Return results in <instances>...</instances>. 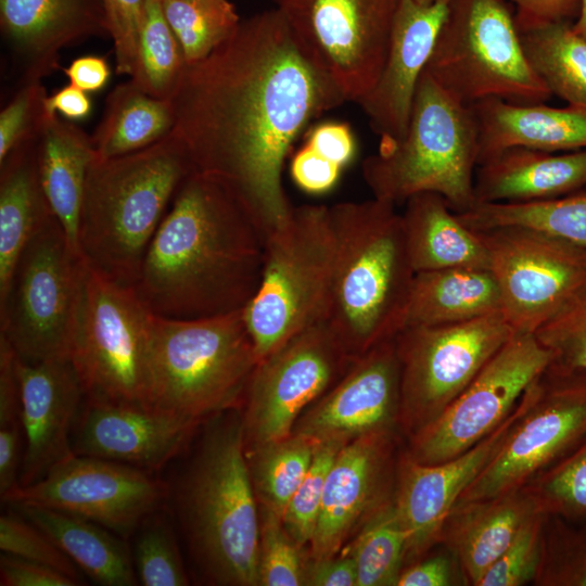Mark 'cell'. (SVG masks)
<instances>
[{
    "instance_id": "1",
    "label": "cell",
    "mask_w": 586,
    "mask_h": 586,
    "mask_svg": "<svg viewBox=\"0 0 586 586\" xmlns=\"http://www.w3.org/2000/svg\"><path fill=\"white\" fill-rule=\"evenodd\" d=\"M171 101L174 131L193 169L232 190L267 237L293 209L282 183L293 141L345 99L272 8L241 21L208 56L188 65Z\"/></svg>"
},
{
    "instance_id": "2",
    "label": "cell",
    "mask_w": 586,
    "mask_h": 586,
    "mask_svg": "<svg viewBox=\"0 0 586 586\" xmlns=\"http://www.w3.org/2000/svg\"><path fill=\"white\" fill-rule=\"evenodd\" d=\"M265 241L232 190L193 170L178 187L133 289L153 315L169 319L244 310L260 283Z\"/></svg>"
},
{
    "instance_id": "3",
    "label": "cell",
    "mask_w": 586,
    "mask_h": 586,
    "mask_svg": "<svg viewBox=\"0 0 586 586\" xmlns=\"http://www.w3.org/2000/svg\"><path fill=\"white\" fill-rule=\"evenodd\" d=\"M196 455L177 484L175 505L195 562L216 585L257 586L258 501L238 408L211 418Z\"/></svg>"
},
{
    "instance_id": "4",
    "label": "cell",
    "mask_w": 586,
    "mask_h": 586,
    "mask_svg": "<svg viewBox=\"0 0 586 586\" xmlns=\"http://www.w3.org/2000/svg\"><path fill=\"white\" fill-rule=\"evenodd\" d=\"M193 170L174 130L143 150L95 157L87 173L78 228V252L86 264L133 288L178 187Z\"/></svg>"
},
{
    "instance_id": "5",
    "label": "cell",
    "mask_w": 586,
    "mask_h": 586,
    "mask_svg": "<svg viewBox=\"0 0 586 586\" xmlns=\"http://www.w3.org/2000/svg\"><path fill=\"white\" fill-rule=\"evenodd\" d=\"M395 207L375 198L329 206L334 267L327 320L354 357L404 326L416 272Z\"/></svg>"
},
{
    "instance_id": "6",
    "label": "cell",
    "mask_w": 586,
    "mask_h": 586,
    "mask_svg": "<svg viewBox=\"0 0 586 586\" xmlns=\"http://www.w3.org/2000/svg\"><path fill=\"white\" fill-rule=\"evenodd\" d=\"M258 362L243 310L201 319L154 315L144 407L202 423L242 405Z\"/></svg>"
},
{
    "instance_id": "7",
    "label": "cell",
    "mask_w": 586,
    "mask_h": 586,
    "mask_svg": "<svg viewBox=\"0 0 586 586\" xmlns=\"http://www.w3.org/2000/svg\"><path fill=\"white\" fill-rule=\"evenodd\" d=\"M479 133L470 105L442 88L425 71L417 86L409 123L397 140H381L361 166L373 198L395 206L422 192L442 195L459 214L475 204Z\"/></svg>"
},
{
    "instance_id": "8",
    "label": "cell",
    "mask_w": 586,
    "mask_h": 586,
    "mask_svg": "<svg viewBox=\"0 0 586 586\" xmlns=\"http://www.w3.org/2000/svg\"><path fill=\"white\" fill-rule=\"evenodd\" d=\"M333 267L329 206H293L284 225L266 237L260 283L243 310L259 360L328 319Z\"/></svg>"
},
{
    "instance_id": "9",
    "label": "cell",
    "mask_w": 586,
    "mask_h": 586,
    "mask_svg": "<svg viewBox=\"0 0 586 586\" xmlns=\"http://www.w3.org/2000/svg\"><path fill=\"white\" fill-rule=\"evenodd\" d=\"M424 71L467 105L489 98L545 103L552 95L526 58L508 0H449Z\"/></svg>"
},
{
    "instance_id": "10",
    "label": "cell",
    "mask_w": 586,
    "mask_h": 586,
    "mask_svg": "<svg viewBox=\"0 0 586 586\" xmlns=\"http://www.w3.org/2000/svg\"><path fill=\"white\" fill-rule=\"evenodd\" d=\"M87 264L50 214L0 297V336L28 362L71 359Z\"/></svg>"
},
{
    "instance_id": "11",
    "label": "cell",
    "mask_w": 586,
    "mask_h": 586,
    "mask_svg": "<svg viewBox=\"0 0 586 586\" xmlns=\"http://www.w3.org/2000/svg\"><path fill=\"white\" fill-rule=\"evenodd\" d=\"M153 316L133 288L87 265L71 354L86 397L144 407Z\"/></svg>"
},
{
    "instance_id": "12",
    "label": "cell",
    "mask_w": 586,
    "mask_h": 586,
    "mask_svg": "<svg viewBox=\"0 0 586 586\" xmlns=\"http://www.w3.org/2000/svg\"><path fill=\"white\" fill-rule=\"evenodd\" d=\"M515 332L502 314L402 329L399 424L411 436L434 421Z\"/></svg>"
},
{
    "instance_id": "13",
    "label": "cell",
    "mask_w": 586,
    "mask_h": 586,
    "mask_svg": "<svg viewBox=\"0 0 586 586\" xmlns=\"http://www.w3.org/2000/svg\"><path fill=\"white\" fill-rule=\"evenodd\" d=\"M355 359L322 320L259 360L241 405L244 451L290 436L301 415Z\"/></svg>"
},
{
    "instance_id": "14",
    "label": "cell",
    "mask_w": 586,
    "mask_h": 586,
    "mask_svg": "<svg viewBox=\"0 0 586 586\" xmlns=\"http://www.w3.org/2000/svg\"><path fill=\"white\" fill-rule=\"evenodd\" d=\"M308 60L358 102L375 84L400 0H273Z\"/></svg>"
},
{
    "instance_id": "15",
    "label": "cell",
    "mask_w": 586,
    "mask_h": 586,
    "mask_svg": "<svg viewBox=\"0 0 586 586\" xmlns=\"http://www.w3.org/2000/svg\"><path fill=\"white\" fill-rule=\"evenodd\" d=\"M514 332L535 333L586 288V250L521 227L475 231Z\"/></svg>"
},
{
    "instance_id": "16",
    "label": "cell",
    "mask_w": 586,
    "mask_h": 586,
    "mask_svg": "<svg viewBox=\"0 0 586 586\" xmlns=\"http://www.w3.org/2000/svg\"><path fill=\"white\" fill-rule=\"evenodd\" d=\"M551 361L534 333L515 332L434 421L410 436L407 455L434 464L468 450L510 416Z\"/></svg>"
},
{
    "instance_id": "17",
    "label": "cell",
    "mask_w": 586,
    "mask_h": 586,
    "mask_svg": "<svg viewBox=\"0 0 586 586\" xmlns=\"http://www.w3.org/2000/svg\"><path fill=\"white\" fill-rule=\"evenodd\" d=\"M532 388L527 410L457 505L523 487L586 436V373L548 367Z\"/></svg>"
},
{
    "instance_id": "18",
    "label": "cell",
    "mask_w": 586,
    "mask_h": 586,
    "mask_svg": "<svg viewBox=\"0 0 586 586\" xmlns=\"http://www.w3.org/2000/svg\"><path fill=\"white\" fill-rule=\"evenodd\" d=\"M165 496L166 486L149 471L74 454L40 480L15 486L1 500L76 514L128 538L158 510Z\"/></svg>"
},
{
    "instance_id": "19",
    "label": "cell",
    "mask_w": 586,
    "mask_h": 586,
    "mask_svg": "<svg viewBox=\"0 0 586 586\" xmlns=\"http://www.w3.org/2000/svg\"><path fill=\"white\" fill-rule=\"evenodd\" d=\"M400 365L394 337L356 357L346 373L298 418L293 432L346 445L399 423Z\"/></svg>"
},
{
    "instance_id": "20",
    "label": "cell",
    "mask_w": 586,
    "mask_h": 586,
    "mask_svg": "<svg viewBox=\"0 0 586 586\" xmlns=\"http://www.w3.org/2000/svg\"><path fill=\"white\" fill-rule=\"evenodd\" d=\"M532 384L510 416L468 450L434 464L419 463L407 454L402 459L394 504L410 533L409 556L422 553L438 540L460 496L499 451L527 410L533 397Z\"/></svg>"
},
{
    "instance_id": "21",
    "label": "cell",
    "mask_w": 586,
    "mask_h": 586,
    "mask_svg": "<svg viewBox=\"0 0 586 586\" xmlns=\"http://www.w3.org/2000/svg\"><path fill=\"white\" fill-rule=\"evenodd\" d=\"M85 399L72 433L74 454L149 472L176 457L201 423L140 405Z\"/></svg>"
},
{
    "instance_id": "22",
    "label": "cell",
    "mask_w": 586,
    "mask_h": 586,
    "mask_svg": "<svg viewBox=\"0 0 586 586\" xmlns=\"http://www.w3.org/2000/svg\"><path fill=\"white\" fill-rule=\"evenodd\" d=\"M392 431L364 435L339 450L326 477L310 559L337 555L349 537L392 500Z\"/></svg>"
},
{
    "instance_id": "23",
    "label": "cell",
    "mask_w": 586,
    "mask_h": 586,
    "mask_svg": "<svg viewBox=\"0 0 586 586\" xmlns=\"http://www.w3.org/2000/svg\"><path fill=\"white\" fill-rule=\"evenodd\" d=\"M24 451L18 485L31 484L74 455L72 433L85 391L71 359L28 362L16 356Z\"/></svg>"
},
{
    "instance_id": "24",
    "label": "cell",
    "mask_w": 586,
    "mask_h": 586,
    "mask_svg": "<svg viewBox=\"0 0 586 586\" xmlns=\"http://www.w3.org/2000/svg\"><path fill=\"white\" fill-rule=\"evenodd\" d=\"M448 7L449 0L430 4L400 0L379 77L357 102L381 140H397L405 135L418 82Z\"/></svg>"
},
{
    "instance_id": "25",
    "label": "cell",
    "mask_w": 586,
    "mask_h": 586,
    "mask_svg": "<svg viewBox=\"0 0 586 586\" xmlns=\"http://www.w3.org/2000/svg\"><path fill=\"white\" fill-rule=\"evenodd\" d=\"M0 27L18 85L56 71L64 48L110 37L102 0H0Z\"/></svg>"
},
{
    "instance_id": "26",
    "label": "cell",
    "mask_w": 586,
    "mask_h": 586,
    "mask_svg": "<svg viewBox=\"0 0 586 586\" xmlns=\"http://www.w3.org/2000/svg\"><path fill=\"white\" fill-rule=\"evenodd\" d=\"M584 187L586 149L556 154L512 146L482 161L474 176L476 204L546 201Z\"/></svg>"
},
{
    "instance_id": "27",
    "label": "cell",
    "mask_w": 586,
    "mask_h": 586,
    "mask_svg": "<svg viewBox=\"0 0 586 586\" xmlns=\"http://www.w3.org/2000/svg\"><path fill=\"white\" fill-rule=\"evenodd\" d=\"M479 133V163L512 146L546 152L586 149V105L552 107L484 99L470 105Z\"/></svg>"
},
{
    "instance_id": "28",
    "label": "cell",
    "mask_w": 586,
    "mask_h": 586,
    "mask_svg": "<svg viewBox=\"0 0 586 586\" xmlns=\"http://www.w3.org/2000/svg\"><path fill=\"white\" fill-rule=\"evenodd\" d=\"M538 512L534 498L524 487L489 499L458 504L446 519L438 539L455 556L464 581L477 586L523 524Z\"/></svg>"
},
{
    "instance_id": "29",
    "label": "cell",
    "mask_w": 586,
    "mask_h": 586,
    "mask_svg": "<svg viewBox=\"0 0 586 586\" xmlns=\"http://www.w3.org/2000/svg\"><path fill=\"white\" fill-rule=\"evenodd\" d=\"M400 214L408 256L415 272L446 268L489 269L488 253L448 202L434 192L410 196Z\"/></svg>"
},
{
    "instance_id": "30",
    "label": "cell",
    "mask_w": 586,
    "mask_h": 586,
    "mask_svg": "<svg viewBox=\"0 0 586 586\" xmlns=\"http://www.w3.org/2000/svg\"><path fill=\"white\" fill-rule=\"evenodd\" d=\"M36 155L49 207L78 252L85 183L89 166L97 157L91 136L76 125L50 115L36 139Z\"/></svg>"
},
{
    "instance_id": "31",
    "label": "cell",
    "mask_w": 586,
    "mask_h": 586,
    "mask_svg": "<svg viewBox=\"0 0 586 586\" xmlns=\"http://www.w3.org/2000/svg\"><path fill=\"white\" fill-rule=\"evenodd\" d=\"M42 530L92 581L133 586L136 575L125 538L86 518L34 505H10Z\"/></svg>"
},
{
    "instance_id": "32",
    "label": "cell",
    "mask_w": 586,
    "mask_h": 586,
    "mask_svg": "<svg viewBox=\"0 0 586 586\" xmlns=\"http://www.w3.org/2000/svg\"><path fill=\"white\" fill-rule=\"evenodd\" d=\"M499 313V289L489 269L421 271L413 278L403 329L459 323Z\"/></svg>"
},
{
    "instance_id": "33",
    "label": "cell",
    "mask_w": 586,
    "mask_h": 586,
    "mask_svg": "<svg viewBox=\"0 0 586 586\" xmlns=\"http://www.w3.org/2000/svg\"><path fill=\"white\" fill-rule=\"evenodd\" d=\"M36 139L0 163V297L25 246L52 214L39 179Z\"/></svg>"
},
{
    "instance_id": "34",
    "label": "cell",
    "mask_w": 586,
    "mask_h": 586,
    "mask_svg": "<svg viewBox=\"0 0 586 586\" xmlns=\"http://www.w3.org/2000/svg\"><path fill=\"white\" fill-rule=\"evenodd\" d=\"M174 127L173 101L154 98L129 79L109 93L91 141L97 157H116L151 146Z\"/></svg>"
},
{
    "instance_id": "35",
    "label": "cell",
    "mask_w": 586,
    "mask_h": 586,
    "mask_svg": "<svg viewBox=\"0 0 586 586\" xmlns=\"http://www.w3.org/2000/svg\"><path fill=\"white\" fill-rule=\"evenodd\" d=\"M457 216L473 231L528 228L586 250V191L538 202L482 203Z\"/></svg>"
},
{
    "instance_id": "36",
    "label": "cell",
    "mask_w": 586,
    "mask_h": 586,
    "mask_svg": "<svg viewBox=\"0 0 586 586\" xmlns=\"http://www.w3.org/2000/svg\"><path fill=\"white\" fill-rule=\"evenodd\" d=\"M571 22L519 29L526 58L536 74L568 104L586 105V38Z\"/></svg>"
},
{
    "instance_id": "37",
    "label": "cell",
    "mask_w": 586,
    "mask_h": 586,
    "mask_svg": "<svg viewBox=\"0 0 586 586\" xmlns=\"http://www.w3.org/2000/svg\"><path fill=\"white\" fill-rule=\"evenodd\" d=\"M311 440L290 436L245 451L251 480L262 508L282 518L306 476L316 449Z\"/></svg>"
},
{
    "instance_id": "38",
    "label": "cell",
    "mask_w": 586,
    "mask_h": 586,
    "mask_svg": "<svg viewBox=\"0 0 586 586\" xmlns=\"http://www.w3.org/2000/svg\"><path fill=\"white\" fill-rule=\"evenodd\" d=\"M178 39L160 0H145L139 34L138 56L130 80L145 93L173 100L187 69Z\"/></svg>"
},
{
    "instance_id": "39",
    "label": "cell",
    "mask_w": 586,
    "mask_h": 586,
    "mask_svg": "<svg viewBox=\"0 0 586 586\" xmlns=\"http://www.w3.org/2000/svg\"><path fill=\"white\" fill-rule=\"evenodd\" d=\"M409 545L410 533L393 499L365 522L348 549L356 564L357 586L396 585Z\"/></svg>"
},
{
    "instance_id": "40",
    "label": "cell",
    "mask_w": 586,
    "mask_h": 586,
    "mask_svg": "<svg viewBox=\"0 0 586 586\" xmlns=\"http://www.w3.org/2000/svg\"><path fill=\"white\" fill-rule=\"evenodd\" d=\"M187 65L208 56L229 39L241 20L229 0H160Z\"/></svg>"
},
{
    "instance_id": "41",
    "label": "cell",
    "mask_w": 586,
    "mask_h": 586,
    "mask_svg": "<svg viewBox=\"0 0 586 586\" xmlns=\"http://www.w3.org/2000/svg\"><path fill=\"white\" fill-rule=\"evenodd\" d=\"M523 487L542 513L569 521H585L586 436Z\"/></svg>"
},
{
    "instance_id": "42",
    "label": "cell",
    "mask_w": 586,
    "mask_h": 586,
    "mask_svg": "<svg viewBox=\"0 0 586 586\" xmlns=\"http://www.w3.org/2000/svg\"><path fill=\"white\" fill-rule=\"evenodd\" d=\"M131 552L144 586H186L188 575L169 521L156 510L143 520Z\"/></svg>"
},
{
    "instance_id": "43",
    "label": "cell",
    "mask_w": 586,
    "mask_h": 586,
    "mask_svg": "<svg viewBox=\"0 0 586 586\" xmlns=\"http://www.w3.org/2000/svg\"><path fill=\"white\" fill-rule=\"evenodd\" d=\"M539 585L586 586V520L547 517Z\"/></svg>"
},
{
    "instance_id": "44",
    "label": "cell",
    "mask_w": 586,
    "mask_h": 586,
    "mask_svg": "<svg viewBox=\"0 0 586 586\" xmlns=\"http://www.w3.org/2000/svg\"><path fill=\"white\" fill-rule=\"evenodd\" d=\"M302 549L286 532L282 518L260 507L258 585H304Z\"/></svg>"
},
{
    "instance_id": "45",
    "label": "cell",
    "mask_w": 586,
    "mask_h": 586,
    "mask_svg": "<svg viewBox=\"0 0 586 586\" xmlns=\"http://www.w3.org/2000/svg\"><path fill=\"white\" fill-rule=\"evenodd\" d=\"M343 446L334 443L316 445L311 466L284 510L283 525L302 548L309 546L314 537L321 510L326 477Z\"/></svg>"
},
{
    "instance_id": "46",
    "label": "cell",
    "mask_w": 586,
    "mask_h": 586,
    "mask_svg": "<svg viewBox=\"0 0 586 586\" xmlns=\"http://www.w3.org/2000/svg\"><path fill=\"white\" fill-rule=\"evenodd\" d=\"M534 334L552 353L549 368L586 373V288Z\"/></svg>"
},
{
    "instance_id": "47",
    "label": "cell",
    "mask_w": 586,
    "mask_h": 586,
    "mask_svg": "<svg viewBox=\"0 0 586 586\" xmlns=\"http://www.w3.org/2000/svg\"><path fill=\"white\" fill-rule=\"evenodd\" d=\"M546 519L542 512L530 518L477 586H521L536 581L543 560Z\"/></svg>"
},
{
    "instance_id": "48",
    "label": "cell",
    "mask_w": 586,
    "mask_h": 586,
    "mask_svg": "<svg viewBox=\"0 0 586 586\" xmlns=\"http://www.w3.org/2000/svg\"><path fill=\"white\" fill-rule=\"evenodd\" d=\"M0 549L54 568L84 584L77 565L42 530L14 509L0 517Z\"/></svg>"
},
{
    "instance_id": "49",
    "label": "cell",
    "mask_w": 586,
    "mask_h": 586,
    "mask_svg": "<svg viewBox=\"0 0 586 586\" xmlns=\"http://www.w3.org/2000/svg\"><path fill=\"white\" fill-rule=\"evenodd\" d=\"M41 81L21 84L0 113V163L18 146L35 140L51 115Z\"/></svg>"
},
{
    "instance_id": "50",
    "label": "cell",
    "mask_w": 586,
    "mask_h": 586,
    "mask_svg": "<svg viewBox=\"0 0 586 586\" xmlns=\"http://www.w3.org/2000/svg\"><path fill=\"white\" fill-rule=\"evenodd\" d=\"M110 38L115 53V69L131 77L137 56L145 0H102Z\"/></svg>"
},
{
    "instance_id": "51",
    "label": "cell",
    "mask_w": 586,
    "mask_h": 586,
    "mask_svg": "<svg viewBox=\"0 0 586 586\" xmlns=\"http://www.w3.org/2000/svg\"><path fill=\"white\" fill-rule=\"evenodd\" d=\"M1 586H76L78 581L54 568L8 553L0 557Z\"/></svg>"
},
{
    "instance_id": "52",
    "label": "cell",
    "mask_w": 586,
    "mask_h": 586,
    "mask_svg": "<svg viewBox=\"0 0 586 586\" xmlns=\"http://www.w3.org/2000/svg\"><path fill=\"white\" fill-rule=\"evenodd\" d=\"M341 168L305 144L292 158L291 175L304 191L322 193L335 184Z\"/></svg>"
},
{
    "instance_id": "53",
    "label": "cell",
    "mask_w": 586,
    "mask_h": 586,
    "mask_svg": "<svg viewBox=\"0 0 586 586\" xmlns=\"http://www.w3.org/2000/svg\"><path fill=\"white\" fill-rule=\"evenodd\" d=\"M515 7L519 29L558 22L578 15L579 0H508Z\"/></svg>"
},
{
    "instance_id": "54",
    "label": "cell",
    "mask_w": 586,
    "mask_h": 586,
    "mask_svg": "<svg viewBox=\"0 0 586 586\" xmlns=\"http://www.w3.org/2000/svg\"><path fill=\"white\" fill-rule=\"evenodd\" d=\"M306 144L340 167L351 162L356 150L349 127L341 123L317 126L310 131Z\"/></svg>"
},
{
    "instance_id": "55",
    "label": "cell",
    "mask_w": 586,
    "mask_h": 586,
    "mask_svg": "<svg viewBox=\"0 0 586 586\" xmlns=\"http://www.w3.org/2000/svg\"><path fill=\"white\" fill-rule=\"evenodd\" d=\"M310 586H357V571L353 557L347 552L306 562L305 583Z\"/></svg>"
},
{
    "instance_id": "56",
    "label": "cell",
    "mask_w": 586,
    "mask_h": 586,
    "mask_svg": "<svg viewBox=\"0 0 586 586\" xmlns=\"http://www.w3.org/2000/svg\"><path fill=\"white\" fill-rule=\"evenodd\" d=\"M454 565L449 556L436 555L413 565L404 568L397 586H448L454 585Z\"/></svg>"
},
{
    "instance_id": "57",
    "label": "cell",
    "mask_w": 586,
    "mask_h": 586,
    "mask_svg": "<svg viewBox=\"0 0 586 586\" xmlns=\"http://www.w3.org/2000/svg\"><path fill=\"white\" fill-rule=\"evenodd\" d=\"M71 84L85 92L101 90L110 78V66L104 58L86 55L74 60L64 69Z\"/></svg>"
},
{
    "instance_id": "58",
    "label": "cell",
    "mask_w": 586,
    "mask_h": 586,
    "mask_svg": "<svg viewBox=\"0 0 586 586\" xmlns=\"http://www.w3.org/2000/svg\"><path fill=\"white\" fill-rule=\"evenodd\" d=\"M46 107L51 115L60 112L68 118L77 119L88 116L91 102L85 91L71 84L48 95Z\"/></svg>"
},
{
    "instance_id": "59",
    "label": "cell",
    "mask_w": 586,
    "mask_h": 586,
    "mask_svg": "<svg viewBox=\"0 0 586 586\" xmlns=\"http://www.w3.org/2000/svg\"><path fill=\"white\" fill-rule=\"evenodd\" d=\"M581 7L576 21L572 24L573 29L586 38V0H579Z\"/></svg>"
},
{
    "instance_id": "60",
    "label": "cell",
    "mask_w": 586,
    "mask_h": 586,
    "mask_svg": "<svg viewBox=\"0 0 586 586\" xmlns=\"http://www.w3.org/2000/svg\"><path fill=\"white\" fill-rule=\"evenodd\" d=\"M416 1L417 3H420V4H430L436 0H413Z\"/></svg>"
}]
</instances>
